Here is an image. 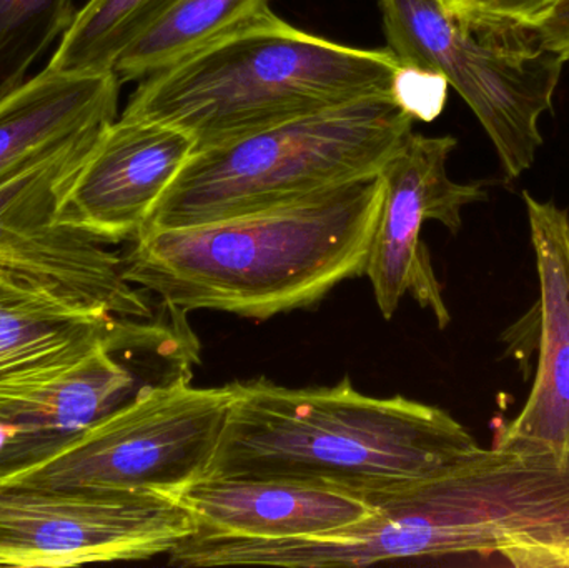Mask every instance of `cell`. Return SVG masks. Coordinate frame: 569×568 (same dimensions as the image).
Segmentation results:
<instances>
[{
  "instance_id": "cell-1",
  "label": "cell",
  "mask_w": 569,
  "mask_h": 568,
  "mask_svg": "<svg viewBox=\"0 0 569 568\" xmlns=\"http://www.w3.org/2000/svg\"><path fill=\"white\" fill-rule=\"evenodd\" d=\"M370 516L333 532L249 539L197 532L170 566L367 567L407 559L500 556L569 536V460L480 449L421 477L360 490Z\"/></svg>"
},
{
  "instance_id": "cell-2",
  "label": "cell",
  "mask_w": 569,
  "mask_h": 568,
  "mask_svg": "<svg viewBox=\"0 0 569 568\" xmlns=\"http://www.w3.org/2000/svg\"><path fill=\"white\" fill-rule=\"evenodd\" d=\"M383 193L378 173L247 216L149 230L132 240L123 272L183 312L263 320L308 309L365 276Z\"/></svg>"
},
{
  "instance_id": "cell-3",
  "label": "cell",
  "mask_w": 569,
  "mask_h": 568,
  "mask_svg": "<svg viewBox=\"0 0 569 568\" xmlns=\"http://www.w3.org/2000/svg\"><path fill=\"white\" fill-rule=\"evenodd\" d=\"M232 406L203 477L297 480L360 492L421 477L481 449L438 407L365 396L350 380L288 389L267 379L230 383Z\"/></svg>"
},
{
  "instance_id": "cell-4",
  "label": "cell",
  "mask_w": 569,
  "mask_h": 568,
  "mask_svg": "<svg viewBox=\"0 0 569 568\" xmlns=\"http://www.w3.org/2000/svg\"><path fill=\"white\" fill-rule=\"evenodd\" d=\"M407 67L290 26L270 10L190 59L140 80L122 116L186 132L196 150L375 96H398Z\"/></svg>"
},
{
  "instance_id": "cell-5",
  "label": "cell",
  "mask_w": 569,
  "mask_h": 568,
  "mask_svg": "<svg viewBox=\"0 0 569 568\" xmlns=\"http://www.w3.org/2000/svg\"><path fill=\"white\" fill-rule=\"evenodd\" d=\"M415 120L398 96H375L193 150L140 233L247 216L378 176Z\"/></svg>"
},
{
  "instance_id": "cell-6",
  "label": "cell",
  "mask_w": 569,
  "mask_h": 568,
  "mask_svg": "<svg viewBox=\"0 0 569 568\" xmlns=\"http://www.w3.org/2000/svg\"><path fill=\"white\" fill-rule=\"evenodd\" d=\"M388 49L411 69L440 73L467 102L497 150L508 179L533 167L540 120L553 109L565 62L461 23L441 0H380Z\"/></svg>"
},
{
  "instance_id": "cell-7",
  "label": "cell",
  "mask_w": 569,
  "mask_h": 568,
  "mask_svg": "<svg viewBox=\"0 0 569 568\" xmlns=\"http://www.w3.org/2000/svg\"><path fill=\"white\" fill-rule=\"evenodd\" d=\"M232 400L230 383L203 389L180 380L150 390L13 480L172 496L206 476Z\"/></svg>"
},
{
  "instance_id": "cell-8",
  "label": "cell",
  "mask_w": 569,
  "mask_h": 568,
  "mask_svg": "<svg viewBox=\"0 0 569 568\" xmlns=\"http://www.w3.org/2000/svg\"><path fill=\"white\" fill-rule=\"evenodd\" d=\"M197 532L196 517L170 494L0 480V566L149 560Z\"/></svg>"
},
{
  "instance_id": "cell-9",
  "label": "cell",
  "mask_w": 569,
  "mask_h": 568,
  "mask_svg": "<svg viewBox=\"0 0 569 568\" xmlns=\"http://www.w3.org/2000/svg\"><path fill=\"white\" fill-rule=\"evenodd\" d=\"M107 126L77 133L0 182V269L92 309L143 319L156 310L149 292L127 280L123 257L59 217L67 187Z\"/></svg>"
},
{
  "instance_id": "cell-10",
  "label": "cell",
  "mask_w": 569,
  "mask_h": 568,
  "mask_svg": "<svg viewBox=\"0 0 569 568\" xmlns=\"http://www.w3.org/2000/svg\"><path fill=\"white\" fill-rule=\"evenodd\" d=\"M457 143L451 136L413 132L381 170L383 203L365 276L387 320L395 316L401 299L411 296L433 312L440 329L451 322L421 229L428 220H437L457 233L465 207L488 199L480 183L455 182L448 176V159Z\"/></svg>"
},
{
  "instance_id": "cell-11",
  "label": "cell",
  "mask_w": 569,
  "mask_h": 568,
  "mask_svg": "<svg viewBox=\"0 0 569 568\" xmlns=\"http://www.w3.org/2000/svg\"><path fill=\"white\" fill-rule=\"evenodd\" d=\"M193 150L169 123L113 120L67 187L60 220L112 246L136 239Z\"/></svg>"
},
{
  "instance_id": "cell-12",
  "label": "cell",
  "mask_w": 569,
  "mask_h": 568,
  "mask_svg": "<svg viewBox=\"0 0 569 568\" xmlns=\"http://www.w3.org/2000/svg\"><path fill=\"white\" fill-rule=\"evenodd\" d=\"M523 200L540 280V356L523 410L491 447L569 460V213L530 192Z\"/></svg>"
},
{
  "instance_id": "cell-13",
  "label": "cell",
  "mask_w": 569,
  "mask_h": 568,
  "mask_svg": "<svg viewBox=\"0 0 569 568\" xmlns=\"http://www.w3.org/2000/svg\"><path fill=\"white\" fill-rule=\"evenodd\" d=\"M126 319L0 269V400L67 376L112 342Z\"/></svg>"
},
{
  "instance_id": "cell-14",
  "label": "cell",
  "mask_w": 569,
  "mask_h": 568,
  "mask_svg": "<svg viewBox=\"0 0 569 568\" xmlns=\"http://www.w3.org/2000/svg\"><path fill=\"white\" fill-rule=\"evenodd\" d=\"M199 532L291 539L333 532L370 516L361 494L297 480L202 477L172 494Z\"/></svg>"
},
{
  "instance_id": "cell-15",
  "label": "cell",
  "mask_w": 569,
  "mask_h": 568,
  "mask_svg": "<svg viewBox=\"0 0 569 568\" xmlns=\"http://www.w3.org/2000/svg\"><path fill=\"white\" fill-rule=\"evenodd\" d=\"M120 79L46 67L0 96V182L77 133L117 120Z\"/></svg>"
},
{
  "instance_id": "cell-16",
  "label": "cell",
  "mask_w": 569,
  "mask_h": 568,
  "mask_svg": "<svg viewBox=\"0 0 569 568\" xmlns=\"http://www.w3.org/2000/svg\"><path fill=\"white\" fill-rule=\"evenodd\" d=\"M270 0H177L113 67L120 82L163 72L270 12Z\"/></svg>"
},
{
  "instance_id": "cell-17",
  "label": "cell",
  "mask_w": 569,
  "mask_h": 568,
  "mask_svg": "<svg viewBox=\"0 0 569 568\" xmlns=\"http://www.w3.org/2000/svg\"><path fill=\"white\" fill-rule=\"evenodd\" d=\"M177 0H89L77 10L46 67L63 72L113 70L120 53Z\"/></svg>"
},
{
  "instance_id": "cell-18",
  "label": "cell",
  "mask_w": 569,
  "mask_h": 568,
  "mask_svg": "<svg viewBox=\"0 0 569 568\" xmlns=\"http://www.w3.org/2000/svg\"><path fill=\"white\" fill-rule=\"evenodd\" d=\"M76 12L73 0H0V96L27 79Z\"/></svg>"
},
{
  "instance_id": "cell-19",
  "label": "cell",
  "mask_w": 569,
  "mask_h": 568,
  "mask_svg": "<svg viewBox=\"0 0 569 568\" xmlns=\"http://www.w3.org/2000/svg\"><path fill=\"white\" fill-rule=\"evenodd\" d=\"M565 0H441L461 23L495 37H517L540 23Z\"/></svg>"
},
{
  "instance_id": "cell-20",
  "label": "cell",
  "mask_w": 569,
  "mask_h": 568,
  "mask_svg": "<svg viewBox=\"0 0 569 568\" xmlns=\"http://www.w3.org/2000/svg\"><path fill=\"white\" fill-rule=\"evenodd\" d=\"M77 437L29 429L0 419V480L13 479L42 466Z\"/></svg>"
},
{
  "instance_id": "cell-21",
  "label": "cell",
  "mask_w": 569,
  "mask_h": 568,
  "mask_svg": "<svg viewBox=\"0 0 569 568\" xmlns=\"http://www.w3.org/2000/svg\"><path fill=\"white\" fill-rule=\"evenodd\" d=\"M531 43L569 62V0L561 2L540 23L528 30Z\"/></svg>"
},
{
  "instance_id": "cell-22",
  "label": "cell",
  "mask_w": 569,
  "mask_h": 568,
  "mask_svg": "<svg viewBox=\"0 0 569 568\" xmlns=\"http://www.w3.org/2000/svg\"><path fill=\"white\" fill-rule=\"evenodd\" d=\"M528 568H569V537L553 546L535 550L527 560Z\"/></svg>"
}]
</instances>
